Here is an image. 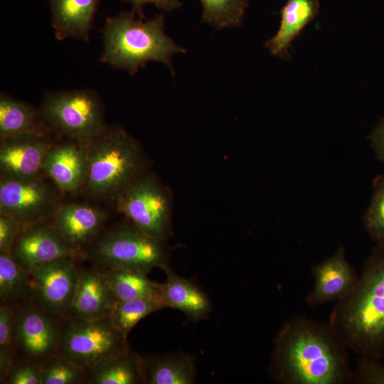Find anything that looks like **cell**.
Segmentation results:
<instances>
[{"instance_id": "cell-1", "label": "cell", "mask_w": 384, "mask_h": 384, "mask_svg": "<svg viewBox=\"0 0 384 384\" xmlns=\"http://www.w3.org/2000/svg\"><path fill=\"white\" fill-rule=\"evenodd\" d=\"M348 351L329 323L296 316L275 337L269 374L281 384L351 383Z\"/></svg>"}, {"instance_id": "cell-2", "label": "cell", "mask_w": 384, "mask_h": 384, "mask_svg": "<svg viewBox=\"0 0 384 384\" xmlns=\"http://www.w3.org/2000/svg\"><path fill=\"white\" fill-rule=\"evenodd\" d=\"M329 323L348 351L384 358V245L368 256L353 289L336 302Z\"/></svg>"}, {"instance_id": "cell-3", "label": "cell", "mask_w": 384, "mask_h": 384, "mask_svg": "<svg viewBox=\"0 0 384 384\" xmlns=\"http://www.w3.org/2000/svg\"><path fill=\"white\" fill-rule=\"evenodd\" d=\"M87 171L80 195L113 208L129 188L149 171L139 142L118 125H107L86 143Z\"/></svg>"}, {"instance_id": "cell-4", "label": "cell", "mask_w": 384, "mask_h": 384, "mask_svg": "<svg viewBox=\"0 0 384 384\" xmlns=\"http://www.w3.org/2000/svg\"><path fill=\"white\" fill-rule=\"evenodd\" d=\"M135 15L122 11L106 18L100 61L126 70L131 75L151 61L164 63L173 73L171 57L186 50L165 33L164 15L156 14L146 21Z\"/></svg>"}, {"instance_id": "cell-5", "label": "cell", "mask_w": 384, "mask_h": 384, "mask_svg": "<svg viewBox=\"0 0 384 384\" xmlns=\"http://www.w3.org/2000/svg\"><path fill=\"white\" fill-rule=\"evenodd\" d=\"M167 240L149 235L125 220L106 227L80 257L103 269H126L149 273L170 268Z\"/></svg>"}, {"instance_id": "cell-6", "label": "cell", "mask_w": 384, "mask_h": 384, "mask_svg": "<svg viewBox=\"0 0 384 384\" xmlns=\"http://www.w3.org/2000/svg\"><path fill=\"white\" fill-rule=\"evenodd\" d=\"M39 110L45 124L58 139L86 144L107 126L102 100L91 90L48 92Z\"/></svg>"}, {"instance_id": "cell-7", "label": "cell", "mask_w": 384, "mask_h": 384, "mask_svg": "<svg viewBox=\"0 0 384 384\" xmlns=\"http://www.w3.org/2000/svg\"><path fill=\"white\" fill-rule=\"evenodd\" d=\"M114 209L149 235L167 241L173 235L172 195L151 171H146L129 186Z\"/></svg>"}, {"instance_id": "cell-8", "label": "cell", "mask_w": 384, "mask_h": 384, "mask_svg": "<svg viewBox=\"0 0 384 384\" xmlns=\"http://www.w3.org/2000/svg\"><path fill=\"white\" fill-rule=\"evenodd\" d=\"M129 344L109 317L63 320L57 353L87 372L102 360L126 350Z\"/></svg>"}, {"instance_id": "cell-9", "label": "cell", "mask_w": 384, "mask_h": 384, "mask_svg": "<svg viewBox=\"0 0 384 384\" xmlns=\"http://www.w3.org/2000/svg\"><path fill=\"white\" fill-rule=\"evenodd\" d=\"M64 198L43 174L29 178H0V213L23 225L50 218Z\"/></svg>"}, {"instance_id": "cell-10", "label": "cell", "mask_w": 384, "mask_h": 384, "mask_svg": "<svg viewBox=\"0 0 384 384\" xmlns=\"http://www.w3.org/2000/svg\"><path fill=\"white\" fill-rule=\"evenodd\" d=\"M63 322L30 299L16 306L14 338L17 356L42 363L57 353Z\"/></svg>"}, {"instance_id": "cell-11", "label": "cell", "mask_w": 384, "mask_h": 384, "mask_svg": "<svg viewBox=\"0 0 384 384\" xmlns=\"http://www.w3.org/2000/svg\"><path fill=\"white\" fill-rule=\"evenodd\" d=\"M75 258H60L31 272V302L61 320L69 315L78 282Z\"/></svg>"}, {"instance_id": "cell-12", "label": "cell", "mask_w": 384, "mask_h": 384, "mask_svg": "<svg viewBox=\"0 0 384 384\" xmlns=\"http://www.w3.org/2000/svg\"><path fill=\"white\" fill-rule=\"evenodd\" d=\"M110 215L104 205L85 198L65 201L64 198L50 220L78 257L107 227Z\"/></svg>"}, {"instance_id": "cell-13", "label": "cell", "mask_w": 384, "mask_h": 384, "mask_svg": "<svg viewBox=\"0 0 384 384\" xmlns=\"http://www.w3.org/2000/svg\"><path fill=\"white\" fill-rule=\"evenodd\" d=\"M9 255L27 272L75 253L50 218L24 225L12 245Z\"/></svg>"}, {"instance_id": "cell-14", "label": "cell", "mask_w": 384, "mask_h": 384, "mask_svg": "<svg viewBox=\"0 0 384 384\" xmlns=\"http://www.w3.org/2000/svg\"><path fill=\"white\" fill-rule=\"evenodd\" d=\"M58 139L50 132H28L0 139V178L42 175L46 154Z\"/></svg>"}, {"instance_id": "cell-15", "label": "cell", "mask_w": 384, "mask_h": 384, "mask_svg": "<svg viewBox=\"0 0 384 384\" xmlns=\"http://www.w3.org/2000/svg\"><path fill=\"white\" fill-rule=\"evenodd\" d=\"M87 171L86 144L58 139L50 148L43 165V174L65 196L80 195Z\"/></svg>"}, {"instance_id": "cell-16", "label": "cell", "mask_w": 384, "mask_h": 384, "mask_svg": "<svg viewBox=\"0 0 384 384\" xmlns=\"http://www.w3.org/2000/svg\"><path fill=\"white\" fill-rule=\"evenodd\" d=\"M311 275L314 284L306 297V303L311 307L343 299L353 289L358 278L342 245L334 254L314 265Z\"/></svg>"}, {"instance_id": "cell-17", "label": "cell", "mask_w": 384, "mask_h": 384, "mask_svg": "<svg viewBox=\"0 0 384 384\" xmlns=\"http://www.w3.org/2000/svg\"><path fill=\"white\" fill-rule=\"evenodd\" d=\"M78 272V282L67 319L90 320L109 317L116 300L106 282L104 269L93 265Z\"/></svg>"}, {"instance_id": "cell-18", "label": "cell", "mask_w": 384, "mask_h": 384, "mask_svg": "<svg viewBox=\"0 0 384 384\" xmlns=\"http://www.w3.org/2000/svg\"><path fill=\"white\" fill-rule=\"evenodd\" d=\"M164 272L166 279L161 284L159 297L163 307L179 310L196 322L206 319L212 305L206 292L193 281L176 274L171 268Z\"/></svg>"}, {"instance_id": "cell-19", "label": "cell", "mask_w": 384, "mask_h": 384, "mask_svg": "<svg viewBox=\"0 0 384 384\" xmlns=\"http://www.w3.org/2000/svg\"><path fill=\"white\" fill-rule=\"evenodd\" d=\"M52 26L60 41L70 38L90 41L100 0H47Z\"/></svg>"}, {"instance_id": "cell-20", "label": "cell", "mask_w": 384, "mask_h": 384, "mask_svg": "<svg viewBox=\"0 0 384 384\" xmlns=\"http://www.w3.org/2000/svg\"><path fill=\"white\" fill-rule=\"evenodd\" d=\"M319 11V0H287L281 10L277 33L265 44L270 53L282 58L287 57L292 41L315 18Z\"/></svg>"}, {"instance_id": "cell-21", "label": "cell", "mask_w": 384, "mask_h": 384, "mask_svg": "<svg viewBox=\"0 0 384 384\" xmlns=\"http://www.w3.org/2000/svg\"><path fill=\"white\" fill-rule=\"evenodd\" d=\"M85 383H144V358L129 347L95 366L87 372Z\"/></svg>"}, {"instance_id": "cell-22", "label": "cell", "mask_w": 384, "mask_h": 384, "mask_svg": "<svg viewBox=\"0 0 384 384\" xmlns=\"http://www.w3.org/2000/svg\"><path fill=\"white\" fill-rule=\"evenodd\" d=\"M144 383L193 384L196 382V358L183 352L144 358Z\"/></svg>"}, {"instance_id": "cell-23", "label": "cell", "mask_w": 384, "mask_h": 384, "mask_svg": "<svg viewBox=\"0 0 384 384\" xmlns=\"http://www.w3.org/2000/svg\"><path fill=\"white\" fill-rule=\"evenodd\" d=\"M28 132H50L42 119L39 107L1 92L0 139Z\"/></svg>"}, {"instance_id": "cell-24", "label": "cell", "mask_w": 384, "mask_h": 384, "mask_svg": "<svg viewBox=\"0 0 384 384\" xmlns=\"http://www.w3.org/2000/svg\"><path fill=\"white\" fill-rule=\"evenodd\" d=\"M104 274L116 301L159 300L161 284L151 280L146 272L126 269H104Z\"/></svg>"}, {"instance_id": "cell-25", "label": "cell", "mask_w": 384, "mask_h": 384, "mask_svg": "<svg viewBox=\"0 0 384 384\" xmlns=\"http://www.w3.org/2000/svg\"><path fill=\"white\" fill-rule=\"evenodd\" d=\"M31 272L20 267L9 254H0V303L16 306L29 300Z\"/></svg>"}, {"instance_id": "cell-26", "label": "cell", "mask_w": 384, "mask_h": 384, "mask_svg": "<svg viewBox=\"0 0 384 384\" xmlns=\"http://www.w3.org/2000/svg\"><path fill=\"white\" fill-rule=\"evenodd\" d=\"M202 21L218 30L242 24L247 0H200Z\"/></svg>"}, {"instance_id": "cell-27", "label": "cell", "mask_w": 384, "mask_h": 384, "mask_svg": "<svg viewBox=\"0 0 384 384\" xmlns=\"http://www.w3.org/2000/svg\"><path fill=\"white\" fill-rule=\"evenodd\" d=\"M162 308L158 299L116 301L109 318L114 328L127 337L139 321Z\"/></svg>"}, {"instance_id": "cell-28", "label": "cell", "mask_w": 384, "mask_h": 384, "mask_svg": "<svg viewBox=\"0 0 384 384\" xmlns=\"http://www.w3.org/2000/svg\"><path fill=\"white\" fill-rule=\"evenodd\" d=\"M87 371L55 353L41 363V384L85 383Z\"/></svg>"}, {"instance_id": "cell-29", "label": "cell", "mask_w": 384, "mask_h": 384, "mask_svg": "<svg viewBox=\"0 0 384 384\" xmlns=\"http://www.w3.org/2000/svg\"><path fill=\"white\" fill-rule=\"evenodd\" d=\"M364 228L370 238L378 245H384V176L373 181V193L363 215Z\"/></svg>"}, {"instance_id": "cell-30", "label": "cell", "mask_w": 384, "mask_h": 384, "mask_svg": "<svg viewBox=\"0 0 384 384\" xmlns=\"http://www.w3.org/2000/svg\"><path fill=\"white\" fill-rule=\"evenodd\" d=\"M16 305L1 304L0 306V381L16 358L14 338Z\"/></svg>"}, {"instance_id": "cell-31", "label": "cell", "mask_w": 384, "mask_h": 384, "mask_svg": "<svg viewBox=\"0 0 384 384\" xmlns=\"http://www.w3.org/2000/svg\"><path fill=\"white\" fill-rule=\"evenodd\" d=\"M0 383L41 384V363L17 356Z\"/></svg>"}, {"instance_id": "cell-32", "label": "cell", "mask_w": 384, "mask_h": 384, "mask_svg": "<svg viewBox=\"0 0 384 384\" xmlns=\"http://www.w3.org/2000/svg\"><path fill=\"white\" fill-rule=\"evenodd\" d=\"M381 360L358 356L353 369V384H384V363Z\"/></svg>"}, {"instance_id": "cell-33", "label": "cell", "mask_w": 384, "mask_h": 384, "mask_svg": "<svg viewBox=\"0 0 384 384\" xmlns=\"http://www.w3.org/2000/svg\"><path fill=\"white\" fill-rule=\"evenodd\" d=\"M23 225L11 216L0 213V254L9 255L14 240Z\"/></svg>"}, {"instance_id": "cell-34", "label": "cell", "mask_w": 384, "mask_h": 384, "mask_svg": "<svg viewBox=\"0 0 384 384\" xmlns=\"http://www.w3.org/2000/svg\"><path fill=\"white\" fill-rule=\"evenodd\" d=\"M132 4V11L138 15L141 19L144 18V7L146 4H153L159 9L166 11H171L181 7L180 0H121Z\"/></svg>"}, {"instance_id": "cell-35", "label": "cell", "mask_w": 384, "mask_h": 384, "mask_svg": "<svg viewBox=\"0 0 384 384\" xmlns=\"http://www.w3.org/2000/svg\"><path fill=\"white\" fill-rule=\"evenodd\" d=\"M370 146L380 161H384V117H383L369 136Z\"/></svg>"}]
</instances>
